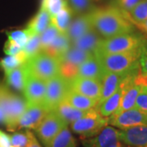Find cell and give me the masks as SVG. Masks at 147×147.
<instances>
[{
  "label": "cell",
  "instance_id": "cell-3",
  "mask_svg": "<svg viewBox=\"0 0 147 147\" xmlns=\"http://www.w3.org/2000/svg\"><path fill=\"white\" fill-rule=\"evenodd\" d=\"M142 48L126 53L96 56L105 71L122 74L140 71V57Z\"/></svg>",
  "mask_w": 147,
  "mask_h": 147
},
{
  "label": "cell",
  "instance_id": "cell-13",
  "mask_svg": "<svg viewBox=\"0 0 147 147\" xmlns=\"http://www.w3.org/2000/svg\"><path fill=\"white\" fill-rule=\"evenodd\" d=\"M69 90L97 100L99 102L101 91V82L100 80L76 76L69 80Z\"/></svg>",
  "mask_w": 147,
  "mask_h": 147
},
{
  "label": "cell",
  "instance_id": "cell-10",
  "mask_svg": "<svg viewBox=\"0 0 147 147\" xmlns=\"http://www.w3.org/2000/svg\"><path fill=\"white\" fill-rule=\"evenodd\" d=\"M51 111L43 104H28L25 111L18 119L16 130L21 128L36 129L46 117L48 112Z\"/></svg>",
  "mask_w": 147,
  "mask_h": 147
},
{
  "label": "cell",
  "instance_id": "cell-41",
  "mask_svg": "<svg viewBox=\"0 0 147 147\" xmlns=\"http://www.w3.org/2000/svg\"><path fill=\"white\" fill-rule=\"evenodd\" d=\"M139 62H140V72L142 74H147V41L142 48Z\"/></svg>",
  "mask_w": 147,
  "mask_h": 147
},
{
  "label": "cell",
  "instance_id": "cell-25",
  "mask_svg": "<svg viewBox=\"0 0 147 147\" xmlns=\"http://www.w3.org/2000/svg\"><path fill=\"white\" fill-rule=\"evenodd\" d=\"M28 69L26 64H23L16 68L5 73L6 82L13 88L18 91H23L26 79Z\"/></svg>",
  "mask_w": 147,
  "mask_h": 147
},
{
  "label": "cell",
  "instance_id": "cell-6",
  "mask_svg": "<svg viewBox=\"0 0 147 147\" xmlns=\"http://www.w3.org/2000/svg\"><path fill=\"white\" fill-rule=\"evenodd\" d=\"M71 129L75 133L80 135L83 139L94 137L106 125H108L107 118L100 114L98 107L88 110L87 114L71 124Z\"/></svg>",
  "mask_w": 147,
  "mask_h": 147
},
{
  "label": "cell",
  "instance_id": "cell-37",
  "mask_svg": "<svg viewBox=\"0 0 147 147\" xmlns=\"http://www.w3.org/2000/svg\"><path fill=\"white\" fill-rule=\"evenodd\" d=\"M78 66L66 62H60V74L66 79H71L77 76Z\"/></svg>",
  "mask_w": 147,
  "mask_h": 147
},
{
  "label": "cell",
  "instance_id": "cell-16",
  "mask_svg": "<svg viewBox=\"0 0 147 147\" xmlns=\"http://www.w3.org/2000/svg\"><path fill=\"white\" fill-rule=\"evenodd\" d=\"M92 29L93 26L91 21L89 11L87 13L78 15L76 17L72 19L65 34L68 36L70 42H73L75 39L79 38L90 30H92Z\"/></svg>",
  "mask_w": 147,
  "mask_h": 147
},
{
  "label": "cell",
  "instance_id": "cell-2",
  "mask_svg": "<svg viewBox=\"0 0 147 147\" xmlns=\"http://www.w3.org/2000/svg\"><path fill=\"white\" fill-rule=\"evenodd\" d=\"M146 41V35L136 32L103 38L94 54L96 56H102L106 54L126 53L141 48Z\"/></svg>",
  "mask_w": 147,
  "mask_h": 147
},
{
  "label": "cell",
  "instance_id": "cell-21",
  "mask_svg": "<svg viewBox=\"0 0 147 147\" xmlns=\"http://www.w3.org/2000/svg\"><path fill=\"white\" fill-rule=\"evenodd\" d=\"M51 24V16L40 7L36 15L27 24L26 29L31 35H39Z\"/></svg>",
  "mask_w": 147,
  "mask_h": 147
},
{
  "label": "cell",
  "instance_id": "cell-14",
  "mask_svg": "<svg viewBox=\"0 0 147 147\" xmlns=\"http://www.w3.org/2000/svg\"><path fill=\"white\" fill-rule=\"evenodd\" d=\"M122 143L128 147H147V126H136L119 129Z\"/></svg>",
  "mask_w": 147,
  "mask_h": 147
},
{
  "label": "cell",
  "instance_id": "cell-18",
  "mask_svg": "<svg viewBox=\"0 0 147 147\" xmlns=\"http://www.w3.org/2000/svg\"><path fill=\"white\" fill-rule=\"evenodd\" d=\"M127 74H122L114 72L105 71L103 78L101 79V91L98 105L101 104L111 95H113L116 92V90L120 86L121 82L126 77Z\"/></svg>",
  "mask_w": 147,
  "mask_h": 147
},
{
  "label": "cell",
  "instance_id": "cell-23",
  "mask_svg": "<svg viewBox=\"0 0 147 147\" xmlns=\"http://www.w3.org/2000/svg\"><path fill=\"white\" fill-rule=\"evenodd\" d=\"M65 100L76 109L81 110H92L98 105V100L88 97L72 90H69Z\"/></svg>",
  "mask_w": 147,
  "mask_h": 147
},
{
  "label": "cell",
  "instance_id": "cell-46",
  "mask_svg": "<svg viewBox=\"0 0 147 147\" xmlns=\"http://www.w3.org/2000/svg\"><path fill=\"white\" fill-rule=\"evenodd\" d=\"M27 147H42L40 145H39V143H38V142L36 140V138H34L33 141H32V142Z\"/></svg>",
  "mask_w": 147,
  "mask_h": 147
},
{
  "label": "cell",
  "instance_id": "cell-32",
  "mask_svg": "<svg viewBox=\"0 0 147 147\" xmlns=\"http://www.w3.org/2000/svg\"><path fill=\"white\" fill-rule=\"evenodd\" d=\"M35 138L30 130L16 132L10 136V142L13 147H27Z\"/></svg>",
  "mask_w": 147,
  "mask_h": 147
},
{
  "label": "cell",
  "instance_id": "cell-30",
  "mask_svg": "<svg viewBox=\"0 0 147 147\" xmlns=\"http://www.w3.org/2000/svg\"><path fill=\"white\" fill-rule=\"evenodd\" d=\"M28 57L23 50L15 56H7L0 61V68L3 69L4 73L20 66L27 61Z\"/></svg>",
  "mask_w": 147,
  "mask_h": 147
},
{
  "label": "cell",
  "instance_id": "cell-31",
  "mask_svg": "<svg viewBox=\"0 0 147 147\" xmlns=\"http://www.w3.org/2000/svg\"><path fill=\"white\" fill-rule=\"evenodd\" d=\"M131 24L140 23L147 20V0H140L130 11L125 13Z\"/></svg>",
  "mask_w": 147,
  "mask_h": 147
},
{
  "label": "cell",
  "instance_id": "cell-24",
  "mask_svg": "<svg viewBox=\"0 0 147 147\" xmlns=\"http://www.w3.org/2000/svg\"><path fill=\"white\" fill-rule=\"evenodd\" d=\"M53 110L57 112V114L66 123L67 125L71 124L74 121L82 118L88 111L76 109L70 104H69L65 100H62Z\"/></svg>",
  "mask_w": 147,
  "mask_h": 147
},
{
  "label": "cell",
  "instance_id": "cell-17",
  "mask_svg": "<svg viewBox=\"0 0 147 147\" xmlns=\"http://www.w3.org/2000/svg\"><path fill=\"white\" fill-rule=\"evenodd\" d=\"M138 73L132 74L130 75L129 79L127 82L125 90H124V92L121 100L120 105L117 111L114 114H119L123 111L135 108L137 96L141 90V85L137 84L135 82V78Z\"/></svg>",
  "mask_w": 147,
  "mask_h": 147
},
{
  "label": "cell",
  "instance_id": "cell-4",
  "mask_svg": "<svg viewBox=\"0 0 147 147\" xmlns=\"http://www.w3.org/2000/svg\"><path fill=\"white\" fill-rule=\"evenodd\" d=\"M0 106L5 112V125L7 130L16 131L18 119L26 108V100L13 94L0 82Z\"/></svg>",
  "mask_w": 147,
  "mask_h": 147
},
{
  "label": "cell",
  "instance_id": "cell-45",
  "mask_svg": "<svg viewBox=\"0 0 147 147\" xmlns=\"http://www.w3.org/2000/svg\"><path fill=\"white\" fill-rule=\"evenodd\" d=\"M6 123V115L4 110L2 109V107L0 106V123H3L5 124Z\"/></svg>",
  "mask_w": 147,
  "mask_h": 147
},
{
  "label": "cell",
  "instance_id": "cell-19",
  "mask_svg": "<svg viewBox=\"0 0 147 147\" xmlns=\"http://www.w3.org/2000/svg\"><path fill=\"white\" fill-rule=\"evenodd\" d=\"M105 72V69L102 67L100 60L95 54H93L91 57L79 65L77 76L101 81Z\"/></svg>",
  "mask_w": 147,
  "mask_h": 147
},
{
  "label": "cell",
  "instance_id": "cell-47",
  "mask_svg": "<svg viewBox=\"0 0 147 147\" xmlns=\"http://www.w3.org/2000/svg\"><path fill=\"white\" fill-rule=\"evenodd\" d=\"M11 147H13V146H11Z\"/></svg>",
  "mask_w": 147,
  "mask_h": 147
},
{
  "label": "cell",
  "instance_id": "cell-12",
  "mask_svg": "<svg viewBox=\"0 0 147 147\" xmlns=\"http://www.w3.org/2000/svg\"><path fill=\"white\" fill-rule=\"evenodd\" d=\"M24 94L28 104H43L46 94V82L27 71Z\"/></svg>",
  "mask_w": 147,
  "mask_h": 147
},
{
  "label": "cell",
  "instance_id": "cell-15",
  "mask_svg": "<svg viewBox=\"0 0 147 147\" xmlns=\"http://www.w3.org/2000/svg\"><path fill=\"white\" fill-rule=\"evenodd\" d=\"M138 72H134V73L127 74L126 77L123 79V81L121 82L120 86L119 87L118 89L116 90L115 92L113 95H111L110 97H108L106 100H104L101 104L97 105L99 112L103 117L108 118L117 111V110L119 109V107L120 105L121 100H122L124 90H125L127 82L129 79L130 75L132 74L138 73Z\"/></svg>",
  "mask_w": 147,
  "mask_h": 147
},
{
  "label": "cell",
  "instance_id": "cell-38",
  "mask_svg": "<svg viewBox=\"0 0 147 147\" xmlns=\"http://www.w3.org/2000/svg\"><path fill=\"white\" fill-rule=\"evenodd\" d=\"M135 108L147 115V88L141 85V90L137 96Z\"/></svg>",
  "mask_w": 147,
  "mask_h": 147
},
{
  "label": "cell",
  "instance_id": "cell-9",
  "mask_svg": "<svg viewBox=\"0 0 147 147\" xmlns=\"http://www.w3.org/2000/svg\"><path fill=\"white\" fill-rule=\"evenodd\" d=\"M107 123L119 129H125L136 126H147V115L137 108L113 114L107 118Z\"/></svg>",
  "mask_w": 147,
  "mask_h": 147
},
{
  "label": "cell",
  "instance_id": "cell-29",
  "mask_svg": "<svg viewBox=\"0 0 147 147\" xmlns=\"http://www.w3.org/2000/svg\"><path fill=\"white\" fill-rule=\"evenodd\" d=\"M100 0H66L73 15H80L89 12L96 8V4Z\"/></svg>",
  "mask_w": 147,
  "mask_h": 147
},
{
  "label": "cell",
  "instance_id": "cell-39",
  "mask_svg": "<svg viewBox=\"0 0 147 147\" xmlns=\"http://www.w3.org/2000/svg\"><path fill=\"white\" fill-rule=\"evenodd\" d=\"M140 0H116L115 5L124 13H127L137 5Z\"/></svg>",
  "mask_w": 147,
  "mask_h": 147
},
{
  "label": "cell",
  "instance_id": "cell-22",
  "mask_svg": "<svg viewBox=\"0 0 147 147\" xmlns=\"http://www.w3.org/2000/svg\"><path fill=\"white\" fill-rule=\"evenodd\" d=\"M70 45L71 42L69 39L66 34L60 32L53 39V42L45 48H43L42 52L58 59L68 50Z\"/></svg>",
  "mask_w": 147,
  "mask_h": 147
},
{
  "label": "cell",
  "instance_id": "cell-42",
  "mask_svg": "<svg viewBox=\"0 0 147 147\" xmlns=\"http://www.w3.org/2000/svg\"><path fill=\"white\" fill-rule=\"evenodd\" d=\"M0 147H11L10 136L0 131Z\"/></svg>",
  "mask_w": 147,
  "mask_h": 147
},
{
  "label": "cell",
  "instance_id": "cell-44",
  "mask_svg": "<svg viewBox=\"0 0 147 147\" xmlns=\"http://www.w3.org/2000/svg\"><path fill=\"white\" fill-rule=\"evenodd\" d=\"M132 25H133L134 26L137 27L141 31L147 34V20L142 21V22H140V23H134V24H132Z\"/></svg>",
  "mask_w": 147,
  "mask_h": 147
},
{
  "label": "cell",
  "instance_id": "cell-8",
  "mask_svg": "<svg viewBox=\"0 0 147 147\" xmlns=\"http://www.w3.org/2000/svg\"><path fill=\"white\" fill-rule=\"evenodd\" d=\"M65 126H67L66 123L58 115L57 112L55 110H51L42 119L35 131L43 146L48 147L53 138Z\"/></svg>",
  "mask_w": 147,
  "mask_h": 147
},
{
  "label": "cell",
  "instance_id": "cell-33",
  "mask_svg": "<svg viewBox=\"0 0 147 147\" xmlns=\"http://www.w3.org/2000/svg\"><path fill=\"white\" fill-rule=\"evenodd\" d=\"M67 5L66 0H42L40 7L46 11L52 18Z\"/></svg>",
  "mask_w": 147,
  "mask_h": 147
},
{
  "label": "cell",
  "instance_id": "cell-11",
  "mask_svg": "<svg viewBox=\"0 0 147 147\" xmlns=\"http://www.w3.org/2000/svg\"><path fill=\"white\" fill-rule=\"evenodd\" d=\"M85 147H123L119 130L115 127L106 125L94 137L83 139Z\"/></svg>",
  "mask_w": 147,
  "mask_h": 147
},
{
  "label": "cell",
  "instance_id": "cell-34",
  "mask_svg": "<svg viewBox=\"0 0 147 147\" xmlns=\"http://www.w3.org/2000/svg\"><path fill=\"white\" fill-rule=\"evenodd\" d=\"M22 50L26 54L28 59L42 52L39 35H31Z\"/></svg>",
  "mask_w": 147,
  "mask_h": 147
},
{
  "label": "cell",
  "instance_id": "cell-36",
  "mask_svg": "<svg viewBox=\"0 0 147 147\" xmlns=\"http://www.w3.org/2000/svg\"><path fill=\"white\" fill-rule=\"evenodd\" d=\"M60 31L56 27L51 23L47 29L39 34L40 38V44H41V49H43L48 46L51 42H53V39L57 37Z\"/></svg>",
  "mask_w": 147,
  "mask_h": 147
},
{
  "label": "cell",
  "instance_id": "cell-7",
  "mask_svg": "<svg viewBox=\"0 0 147 147\" xmlns=\"http://www.w3.org/2000/svg\"><path fill=\"white\" fill-rule=\"evenodd\" d=\"M69 90V79L60 74L46 82V94L43 105L49 110H53L65 100Z\"/></svg>",
  "mask_w": 147,
  "mask_h": 147
},
{
  "label": "cell",
  "instance_id": "cell-43",
  "mask_svg": "<svg viewBox=\"0 0 147 147\" xmlns=\"http://www.w3.org/2000/svg\"><path fill=\"white\" fill-rule=\"evenodd\" d=\"M135 82L137 84H140L147 88V74H142L139 71V73L137 74L135 78Z\"/></svg>",
  "mask_w": 147,
  "mask_h": 147
},
{
  "label": "cell",
  "instance_id": "cell-35",
  "mask_svg": "<svg viewBox=\"0 0 147 147\" xmlns=\"http://www.w3.org/2000/svg\"><path fill=\"white\" fill-rule=\"evenodd\" d=\"M7 34L8 37V39L16 43L18 46L23 48L26 45L27 41L30 38L31 34L26 29L22 30H15V31L7 32Z\"/></svg>",
  "mask_w": 147,
  "mask_h": 147
},
{
  "label": "cell",
  "instance_id": "cell-28",
  "mask_svg": "<svg viewBox=\"0 0 147 147\" xmlns=\"http://www.w3.org/2000/svg\"><path fill=\"white\" fill-rule=\"evenodd\" d=\"M48 147H77V142L72 136L68 125L53 138Z\"/></svg>",
  "mask_w": 147,
  "mask_h": 147
},
{
  "label": "cell",
  "instance_id": "cell-26",
  "mask_svg": "<svg viewBox=\"0 0 147 147\" xmlns=\"http://www.w3.org/2000/svg\"><path fill=\"white\" fill-rule=\"evenodd\" d=\"M94 53L87 52L78 47H75L70 45L68 50L64 53L62 56L58 58L59 62H66L72 64L79 67L81 64L84 62L86 60L90 58Z\"/></svg>",
  "mask_w": 147,
  "mask_h": 147
},
{
  "label": "cell",
  "instance_id": "cell-5",
  "mask_svg": "<svg viewBox=\"0 0 147 147\" xmlns=\"http://www.w3.org/2000/svg\"><path fill=\"white\" fill-rule=\"evenodd\" d=\"M26 64L30 73L45 82L60 73L59 60L43 52L29 58Z\"/></svg>",
  "mask_w": 147,
  "mask_h": 147
},
{
  "label": "cell",
  "instance_id": "cell-1",
  "mask_svg": "<svg viewBox=\"0 0 147 147\" xmlns=\"http://www.w3.org/2000/svg\"><path fill=\"white\" fill-rule=\"evenodd\" d=\"M92 26L103 38L134 32V26L116 6L96 7L90 11Z\"/></svg>",
  "mask_w": 147,
  "mask_h": 147
},
{
  "label": "cell",
  "instance_id": "cell-20",
  "mask_svg": "<svg viewBox=\"0 0 147 147\" xmlns=\"http://www.w3.org/2000/svg\"><path fill=\"white\" fill-rule=\"evenodd\" d=\"M102 39L103 38L94 29H92L83 36L71 42V45L84 51L95 53Z\"/></svg>",
  "mask_w": 147,
  "mask_h": 147
},
{
  "label": "cell",
  "instance_id": "cell-40",
  "mask_svg": "<svg viewBox=\"0 0 147 147\" xmlns=\"http://www.w3.org/2000/svg\"><path fill=\"white\" fill-rule=\"evenodd\" d=\"M21 50L22 48L20 46H18L16 43L11 41L9 39L6 42L5 46H4V53L7 56H15L20 53Z\"/></svg>",
  "mask_w": 147,
  "mask_h": 147
},
{
  "label": "cell",
  "instance_id": "cell-27",
  "mask_svg": "<svg viewBox=\"0 0 147 147\" xmlns=\"http://www.w3.org/2000/svg\"><path fill=\"white\" fill-rule=\"evenodd\" d=\"M73 12L68 5L58 12L57 15L51 18V23L61 33H66L69 24L72 21Z\"/></svg>",
  "mask_w": 147,
  "mask_h": 147
}]
</instances>
